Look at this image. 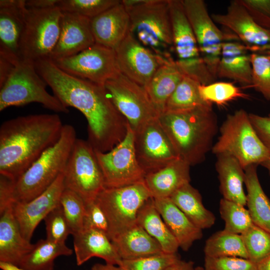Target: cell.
Returning <instances> with one entry per match:
<instances>
[{
  "mask_svg": "<svg viewBox=\"0 0 270 270\" xmlns=\"http://www.w3.org/2000/svg\"><path fill=\"white\" fill-rule=\"evenodd\" d=\"M63 172L64 188L77 194L86 204L95 201L105 188L94 149L88 140L76 138Z\"/></svg>",
  "mask_w": 270,
  "mask_h": 270,
  "instance_id": "30bf717a",
  "label": "cell"
},
{
  "mask_svg": "<svg viewBox=\"0 0 270 270\" xmlns=\"http://www.w3.org/2000/svg\"><path fill=\"white\" fill-rule=\"evenodd\" d=\"M152 198L144 180L118 188H105L95 201L104 211L108 223L110 239L137 224L138 212Z\"/></svg>",
  "mask_w": 270,
  "mask_h": 270,
  "instance_id": "ba28073f",
  "label": "cell"
},
{
  "mask_svg": "<svg viewBox=\"0 0 270 270\" xmlns=\"http://www.w3.org/2000/svg\"><path fill=\"white\" fill-rule=\"evenodd\" d=\"M173 49L178 64L192 68L204 64L182 0H168Z\"/></svg>",
  "mask_w": 270,
  "mask_h": 270,
  "instance_id": "ffe728a7",
  "label": "cell"
},
{
  "mask_svg": "<svg viewBox=\"0 0 270 270\" xmlns=\"http://www.w3.org/2000/svg\"><path fill=\"white\" fill-rule=\"evenodd\" d=\"M36 70L66 107L80 111L88 122V141L107 152L125 138L128 124L111 100L104 86L68 74L50 58L34 62Z\"/></svg>",
  "mask_w": 270,
  "mask_h": 270,
  "instance_id": "6da1fadb",
  "label": "cell"
},
{
  "mask_svg": "<svg viewBox=\"0 0 270 270\" xmlns=\"http://www.w3.org/2000/svg\"><path fill=\"white\" fill-rule=\"evenodd\" d=\"M60 0H28L26 6L28 8L44 10L58 7Z\"/></svg>",
  "mask_w": 270,
  "mask_h": 270,
  "instance_id": "681fc988",
  "label": "cell"
},
{
  "mask_svg": "<svg viewBox=\"0 0 270 270\" xmlns=\"http://www.w3.org/2000/svg\"><path fill=\"white\" fill-rule=\"evenodd\" d=\"M182 2L201 56L216 80L224 40V32L216 24L204 0H182Z\"/></svg>",
  "mask_w": 270,
  "mask_h": 270,
  "instance_id": "5bb4252c",
  "label": "cell"
},
{
  "mask_svg": "<svg viewBox=\"0 0 270 270\" xmlns=\"http://www.w3.org/2000/svg\"><path fill=\"white\" fill-rule=\"evenodd\" d=\"M220 132L212 148L216 156H231L244 170L252 164H261L270 158V154L250 122L249 114L244 110L228 114L220 126Z\"/></svg>",
  "mask_w": 270,
  "mask_h": 270,
  "instance_id": "8992f818",
  "label": "cell"
},
{
  "mask_svg": "<svg viewBox=\"0 0 270 270\" xmlns=\"http://www.w3.org/2000/svg\"><path fill=\"white\" fill-rule=\"evenodd\" d=\"M120 2L118 0H60L58 7L62 12L92 19Z\"/></svg>",
  "mask_w": 270,
  "mask_h": 270,
  "instance_id": "ab89813d",
  "label": "cell"
},
{
  "mask_svg": "<svg viewBox=\"0 0 270 270\" xmlns=\"http://www.w3.org/2000/svg\"><path fill=\"white\" fill-rule=\"evenodd\" d=\"M254 20L270 30V0H240Z\"/></svg>",
  "mask_w": 270,
  "mask_h": 270,
  "instance_id": "bcb514c9",
  "label": "cell"
},
{
  "mask_svg": "<svg viewBox=\"0 0 270 270\" xmlns=\"http://www.w3.org/2000/svg\"><path fill=\"white\" fill-rule=\"evenodd\" d=\"M258 166L252 164L244 169L246 205L253 223L270 232V200L258 180Z\"/></svg>",
  "mask_w": 270,
  "mask_h": 270,
  "instance_id": "4dcf8cb0",
  "label": "cell"
},
{
  "mask_svg": "<svg viewBox=\"0 0 270 270\" xmlns=\"http://www.w3.org/2000/svg\"><path fill=\"white\" fill-rule=\"evenodd\" d=\"M158 118L178 158L190 166L204 160L218 130L212 106L166 111Z\"/></svg>",
  "mask_w": 270,
  "mask_h": 270,
  "instance_id": "3957f363",
  "label": "cell"
},
{
  "mask_svg": "<svg viewBox=\"0 0 270 270\" xmlns=\"http://www.w3.org/2000/svg\"><path fill=\"white\" fill-rule=\"evenodd\" d=\"M204 270H258V265L247 258L236 256H205Z\"/></svg>",
  "mask_w": 270,
  "mask_h": 270,
  "instance_id": "f6af8a7d",
  "label": "cell"
},
{
  "mask_svg": "<svg viewBox=\"0 0 270 270\" xmlns=\"http://www.w3.org/2000/svg\"><path fill=\"white\" fill-rule=\"evenodd\" d=\"M57 114H36L4 122L0 128V175L14 182L58 140L63 127Z\"/></svg>",
  "mask_w": 270,
  "mask_h": 270,
  "instance_id": "7a4b0ae2",
  "label": "cell"
},
{
  "mask_svg": "<svg viewBox=\"0 0 270 270\" xmlns=\"http://www.w3.org/2000/svg\"><path fill=\"white\" fill-rule=\"evenodd\" d=\"M104 86L112 103L134 132L158 117L160 113L145 88L122 74L107 81Z\"/></svg>",
  "mask_w": 270,
  "mask_h": 270,
  "instance_id": "8fae6325",
  "label": "cell"
},
{
  "mask_svg": "<svg viewBox=\"0 0 270 270\" xmlns=\"http://www.w3.org/2000/svg\"><path fill=\"white\" fill-rule=\"evenodd\" d=\"M180 260L176 254L162 252L130 260H122V270H166Z\"/></svg>",
  "mask_w": 270,
  "mask_h": 270,
  "instance_id": "7bdbcfd3",
  "label": "cell"
},
{
  "mask_svg": "<svg viewBox=\"0 0 270 270\" xmlns=\"http://www.w3.org/2000/svg\"><path fill=\"white\" fill-rule=\"evenodd\" d=\"M111 241L122 260L134 259L164 252L160 244L138 224Z\"/></svg>",
  "mask_w": 270,
  "mask_h": 270,
  "instance_id": "f546056e",
  "label": "cell"
},
{
  "mask_svg": "<svg viewBox=\"0 0 270 270\" xmlns=\"http://www.w3.org/2000/svg\"><path fill=\"white\" fill-rule=\"evenodd\" d=\"M211 17L234 33L252 53L270 52V30L258 25L240 0L231 1L226 13L213 14Z\"/></svg>",
  "mask_w": 270,
  "mask_h": 270,
  "instance_id": "e0dca14e",
  "label": "cell"
},
{
  "mask_svg": "<svg viewBox=\"0 0 270 270\" xmlns=\"http://www.w3.org/2000/svg\"><path fill=\"white\" fill-rule=\"evenodd\" d=\"M169 198L200 229L210 228L214 224V215L205 208L200 194L190 182L181 186Z\"/></svg>",
  "mask_w": 270,
  "mask_h": 270,
  "instance_id": "1f68e13d",
  "label": "cell"
},
{
  "mask_svg": "<svg viewBox=\"0 0 270 270\" xmlns=\"http://www.w3.org/2000/svg\"><path fill=\"white\" fill-rule=\"evenodd\" d=\"M216 156V169L223 198L245 206L246 197L244 189V168L238 160L231 156L220 154Z\"/></svg>",
  "mask_w": 270,
  "mask_h": 270,
  "instance_id": "f1b7e54d",
  "label": "cell"
},
{
  "mask_svg": "<svg viewBox=\"0 0 270 270\" xmlns=\"http://www.w3.org/2000/svg\"><path fill=\"white\" fill-rule=\"evenodd\" d=\"M248 259L258 264L270 254V232L254 224L240 234Z\"/></svg>",
  "mask_w": 270,
  "mask_h": 270,
  "instance_id": "74e56055",
  "label": "cell"
},
{
  "mask_svg": "<svg viewBox=\"0 0 270 270\" xmlns=\"http://www.w3.org/2000/svg\"><path fill=\"white\" fill-rule=\"evenodd\" d=\"M200 84L196 80L184 76L166 102L164 112L180 111L200 106H212L201 98L199 92Z\"/></svg>",
  "mask_w": 270,
  "mask_h": 270,
  "instance_id": "d590c367",
  "label": "cell"
},
{
  "mask_svg": "<svg viewBox=\"0 0 270 270\" xmlns=\"http://www.w3.org/2000/svg\"><path fill=\"white\" fill-rule=\"evenodd\" d=\"M95 43L90 19L74 14L62 12L59 38L48 58L53 60L69 57Z\"/></svg>",
  "mask_w": 270,
  "mask_h": 270,
  "instance_id": "7402d4cb",
  "label": "cell"
},
{
  "mask_svg": "<svg viewBox=\"0 0 270 270\" xmlns=\"http://www.w3.org/2000/svg\"><path fill=\"white\" fill-rule=\"evenodd\" d=\"M130 16L121 2L90 19L96 43L116 50L130 32Z\"/></svg>",
  "mask_w": 270,
  "mask_h": 270,
  "instance_id": "603a6c76",
  "label": "cell"
},
{
  "mask_svg": "<svg viewBox=\"0 0 270 270\" xmlns=\"http://www.w3.org/2000/svg\"><path fill=\"white\" fill-rule=\"evenodd\" d=\"M130 16V32L158 55L170 57L173 48L168 0H122Z\"/></svg>",
  "mask_w": 270,
  "mask_h": 270,
  "instance_id": "5b68a950",
  "label": "cell"
},
{
  "mask_svg": "<svg viewBox=\"0 0 270 270\" xmlns=\"http://www.w3.org/2000/svg\"><path fill=\"white\" fill-rule=\"evenodd\" d=\"M184 76L171 57L156 70L144 87L160 114L164 112L166 102Z\"/></svg>",
  "mask_w": 270,
  "mask_h": 270,
  "instance_id": "83f0119b",
  "label": "cell"
},
{
  "mask_svg": "<svg viewBox=\"0 0 270 270\" xmlns=\"http://www.w3.org/2000/svg\"><path fill=\"white\" fill-rule=\"evenodd\" d=\"M249 118L258 137L270 154V113L266 116L250 114Z\"/></svg>",
  "mask_w": 270,
  "mask_h": 270,
  "instance_id": "c3c4849f",
  "label": "cell"
},
{
  "mask_svg": "<svg viewBox=\"0 0 270 270\" xmlns=\"http://www.w3.org/2000/svg\"><path fill=\"white\" fill-rule=\"evenodd\" d=\"M72 236L78 266L84 264L93 257L101 258L106 264L116 266L121 261L106 233L95 229L84 228Z\"/></svg>",
  "mask_w": 270,
  "mask_h": 270,
  "instance_id": "cb8c5ba5",
  "label": "cell"
},
{
  "mask_svg": "<svg viewBox=\"0 0 270 270\" xmlns=\"http://www.w3.org/2000/svg\"><path fill=\"white\" fill-rule=\"evenodd\" d=\"M260 165L267 170L270 176V158L262 162Z\"/></svg>",
  "mask_w": 270,
  "mask_h": 270,
  "instance_id": "9f6ffc18",
  "label": "cell"
},
{
  "mask_svg": "<svg viewBox=\"0 0 270 270\" xmlns=\"http://www.w3.org/2000/svg\"><path fill=\"white\" fill-rule=\"evenodd\" d=\"M84 228L101 230L108 234V223L107 218L100 206L96 201L86 204Z\"/></svg>",
  "mask_w": 270,
  "mask_h": 270,
  "instance_id": "7dc6e473",
  "label": "cell"
},
{
  "mask_svg": "<svg viewBox=\"0 0 270 270\" xmlns=\"http://www.w3.org/2000/svg\"><path fill=\"white\" fill-rule=\"evenodd\" d=\"M257 265L258 270H270V254Z\"/></svg>",
  "mask_w": 270,
  "mask_h": 270,
  "instance_id": "11a10c76",
  "label": "cell"
},
{
  "mask_svg": "<svg viewBox=\"0 0 270 270\" xmlns=\"http://www.w3.org/2000/svg\"><path fill=\"white\" fill-rule=\"evenodd\" d=\"M194 270H204V268L202 267L198 266Z\"/></svg>",
  "mask_w": 270,
  "mask_h": 270,
  "instance_id": "6f0895ef",
  "label": "cell"
},
{
  "mask_svg": "<svg viewBox=\"0 0 270 270\" xmlns=\"http://www.w3.org/2000/svg\"><path fill=\"white\" fill-rule=\"evenodd\" d=\"M76 139L74 127L64 124L58 140L11 184V200L28 202L44 192L65 168Z\"/></svg>",
  "mask_w": 270,
  "mask_h": 270,
  "instance_id": "277c9868",
  "label": "cell"
},
{
  "mask_svg": "<svg viewBox=\"0 0 270 270\" xmlns=\"http://www.w3.org/2000/svg\"><path fill=\"white\" fill-rule=\"evenodd\" d=\"M219 210L225 223L224 230L228 232L241 234L254 224L248 209L236 202L222 198Z\"/></svg>",
  "mask_w": 270,
  "mask_h": 270,
  "instance_id": "8d00e7d4",
  "label": "cell"
},
{
  "mask_svg": "<svg viewBox=\"0 0 270 270\" xmlns=\"http://www.w3.org/2000/svg\"><path fill=\"white\" fill-rule=\"evenodd\" d=\"M136 222L160 244L164 252L176 254L178 244L156 209L152 198L140 208Z\"/></svg>",
  "mask_w": 270,
  "mask_h": 270,
  "instance_id": "d6a6232c",
  "label": "cell"
},
{
  "mask_svg": "<svg viewBox=\"0 0 270 270\" xmlns=\"http://www.w3.org/2000/svg\"><path fill=\"white\" fill-rule=\"evenodd\" d=\"M91 270H122L119 266L106 263L105 264H96Z\"/></svg>",
  "mask_w": 270,
  "mask_h": 270,
  "instance_id": "f5cc1de1",
  "label": "cell"
},
{
  "mask_svg": "<svg viewBox=\"0 0 270 270\" xmlns=\"http://www.w3.org/2000/svg\"><path fill=\"white\" fill-rule=\"evenodd\" d=\"M224 40L217 77L230 79L246 86H252V52L238 36L226 28L222 29Z\"/></svg>",
  "mask_w": 270,
  "mask_h": 270,
  "instance_id": "44dd1931",
  "label": "cell"
},
{
  "mask_svg": "<svg viewBox=\"0 0 270 270\" xmlns=\"http://www.w3.org/2000/svg\"><path fill=\"white\" fill-rule=\"evenodd\" d=\"M0 268L2 270H26L16 264L3 261H0Z\"/></svg>",
  "mask_w": 270,
  "mask_h": 270,
  "instance_id": "db71d44e",
  "label": "cell"
},
{
  "mask_svg": "<svg viewBox=\"0 0 270 270\" xmlns=\"http://www.w3.org/2000/svg\"><path fill=\"white\" fill-rule=\"evenodd\" d=\"M62 14L58 7L44 10L26 8L20 48V60L34 62L48 58L59 38Z\"/></svg>",
  "mask_w": 270,
  "mask_h": 270,
  "instance_id": "9c48e42d",
  "label": "cell"
},
{
  "mask_svg": "<svg viewBox=\"0 0 270 270\" xmlns=\"http://www.w3.org/2000/svg\"><path fill=\"white\" fill-rule=\"evenodd\" d=\"M52 61L70 75L102 86L121 73L115 50L96 43L75 55Z\"/></svg>",
  "mask_w": 270,
  "mask_h": 270,
  "instance_id": "7c38bea8",
  "label": "cell"
},
{
  "mask_svg": "<svg viewBox=\"0 0 270 270\" xmlns=\"http://www.w3.org/2000/svg\"><path fill=\"white\" fill-rule=\"evenodd\" d=\"M134 139V132L128 125L124 139L111 150L103 152L94 150L105 188L124 186L144 180L146 174L137 160Z\"/></svg>",
  "mask_w": 270,
  "mask_h": 270,
  "instance_id": "4fadbf2b",
  "label": "cell"
},
{
  "mask_svg": "<svg viewBox=\"0 0 270 270\" xmlns=\"http://www.w3.org/2000/svg\"><path fill=\"white\" fill-rule=\"evenodd\" d=\"M190 166L178 158L160 170L145 175L144 182L153 198H170L184 184L190 183Z\"/></svg>",
  "mask_w": 270,
  "mask_h": 270,
  "instance_id": "484cf974",
  "label": "cell"
},
{
  "mask_svg": "<svg viewBox=\"0 0 270 270\" xmlns=\"http://www.w3.org/2000/svg\"><path fill=\"white\" fill-rule=\"evenodd\" d=\"M72 249L66 243H56L47 239L40 240L26 254L18 266L26 270H53L54 261L60 256H69Z\"/></svg>",
  "mask_w": 270,
  "mask_h": 270,
  "instance_id": "836d02e7",
  "label": "cell"
},
{
  "mask_svg": "<svg viewBox=\"0 0 270 270\" xmlns=\"http://www.w3.org/2000/svg\"><path fill=\"white\" fill-rule=\"evenodd\" d=\"M154 200L162 220L182 250H188L195 241L202 238V230L196 226L169 198Z\"/></svg>",
  "mask_w": 270,
  "mask_h": 270,
  "instance_id": "4316f807",
  "label": "cell"
},
{
  "mask_svg": "<svg viewBox=\"0 0 270 270\" xmlns=\"http://www.w3.org/2000/svg\"><path fill=\"white\" fill-rule=\"evenodd\" d=\"M0 261L18 265L34 244L22 236L12 205L0 212Z\"/></svg>",
  "mask_w": 270,
  "mask_h": 270,
  "instance_id": "d4e9b609",
  "label": "cell"
},
{
  "mask_svg": "<svg viewBox=\"0 0 270 270\" xmlns=\"http://www.w3.org/2000/svg\"><path fill=\"white\" fill-rule=\"evenodd\" d=\"M194 268L192 262H186L180 260L166 270H194Z\"/></svg>",
  "mask_w": 270,
  "mask_h": 270,
  "instance_id": "816d5d0a",
  "label": "cell"
},
{
  "mask_svg": "<svg viewBox=\"0 0 270 270\" xmlns=\"http://www.w3.org/2000/svg\"><path fill=\"white\" fill-rule=\"evenodd\" d=\"M158 118L134 132L136 156L146 174L157 171L178 158Z\"/></svg>",
  "mask_w": 270,
  "mask_h": 270,
  "instance_id": "9a60e30c",
  "label": "cell"
},
{
  "mask_svg": "<svg viewBox=\"0 0 270 270\" xmlns=\"http://www.w3.org/2000/svg\"><path fill=\"white\" fill-rule=\"evenodd\" d=\"M115 51L121 74L144 87L156 70L171 58L156 54L130 32Z\"/></svg>",
  "mask_w": 270,
  "mask_h": 270,
  "instance_id": "2e32d148",
  "label": "cell"
},
{
  "mask_svg": "<svg viewBox=\"0 0 270 270\" xmlns=\"http://www.w3.org/2000/svg\"><path fill=\"white\" fill-rule=\"evenodd\" d=\"M63 172L40 195L27 202H15L12 204L14 215L23 236L28 240L30 241L41 220L60 204V196L64 190Z\"/></svg>",
  "mask_w": 270,
  "mask_h": 270,
  "instance_id": "ac0fdd59",
  "label": "cell"
},
{
  "mask_svg": "<svg viewBox=\"0 0 270 270\" xmlns=\"http://www.w3.org/2000/svg\"><path fill=\"white\" fill-rule=\"evenodd\" d=\"M252 86L270 101V52L251 54Z\"/></svg>",
  "mask_w": 270,
  "mask_h": 270,
  "instance_id": "b9f144b4",
  "label": "cell"
},
{
  "mask_svg": "<svg viewBox=\"0 0 270 270\" xmlns=\"http://www.w3.org/2000/svg\"><path fill=\"white\" fill-rule=\"evenodd\" d=\"M199 92L202 99L207 103L222 106L236 98H248V96L232 83L214 82L199 86Z\"/></svg>",
  "mask_w": 270,
  "mask_h": 270,
  "instance_id": "f35d334b",
  "label": "cell"
},
{
  "mask_svg": "<svg viewBox=\"0 0 270 270\" xmlns=\"http://www.w3.org/2000/svg\"><path fill=\"white\" fill-rule=\"evenodd\" d=\"M46 86L34 62L20 60L0 86V111L12 106L37 102L54 112L68 113V108L54 95L48 92Z\"/></svg>",
  "mask_w": 270,
  "mask_h": 270,
  "instance_id": "52a82bcc",
  "label": "cell"
},
{
  "mask_svg": "<svg viewBox=\"0 0 270 270\" xmlns=\"http://www.w3.org/2000/svg\"><path fill=\"white\" fill-rule=\"evenodd\" d=\"M60 204L72 234L84 229L86 204L83 199L74 192L64 190L60 198Z\"/></svg>",
  "mask_w": 270,
  "mask_h": 270,
  "instance_id": "60d3db41",
  "label": "cell"
},
{
  "mask_svg": "<svg viewBox=\"0 0 270 270\" xmlns=\"http://www.w3.org/2000/svg\"><path fill=\"white\" fill-rule=\"evenodd\" d=\"M26 2L0 0V58L14 64L21 60L20 48L25 26Z\"/></svg>",
  "mask_w": 270,
  "mask_h": 270,
  "instance_id": "d6986e66",
  "label": "cell"
},
{
  "mask_svg": "<svg viewBox=\"0 0 270 270\" xmlns=\"http://www.w3.org/2000/svg\"><path fill=\"white\" fill-rule=\"evenodd\" d=\"M205 256H236L248 259V256L240 234L224 230L212 234L206 242Z\"/></svg>",
  "mask_w": 270,
  "mask_h": 270,
  "instance_id": "e575fe53",
  "label": "cell"
},
{
  "mask_svg": "<svg viewBox=\"0 0 270 270\" xmlns=\"http://www.w3.org/2000/svg\"><path fill=\"white\" fill-rule=\"evenodd\" d=\"M15 64L0 58V86L5 82Z\"/></svg>",
  "mask_w": 270,
  "mask_h": 270,
  "instance_id": "f907efd6",
  "label": "cell"
},
{
  "mask_svg": "<svg viewBox=\"0 0 270 270\" xmlns=\"http://www.w3.org/2000/svg\"><path fill=\"white\" fill-rule=\"evenodd\" d=\"M46 225V239L56 243H65L72 230L60 204L52 209L44 220Z\"/></svg>",
  "mask_w": 270,
  "mask_h": 270,
  "instance_id": "ee69618b",
  "label": "cell"
}]
</instances>
